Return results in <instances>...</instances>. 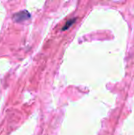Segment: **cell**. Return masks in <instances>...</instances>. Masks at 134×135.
<instances>
[{
  "mask_svg": "<svg viewBox=\"0 0 134 135\" xmlns=\"http://www.w3.org/2000/svg\"><path fill=\"white\" fill-rule=\"evenodd\" d=\"M29 17H30V15H29L28 12H27V11L24 10V11H21V12H19V13H16L13 16V18L17 22H21L23 21L27 20Z\"/></svg>",
  "mask_w": 134,
  "mask_h": 135,
  "instance_id": "6da1fadb",
  "label": "cell"
},
{
  "mask_svg": "<svg viewBox=\"0 0 134 135\" xmlns=\"http://www.w3.org/2000/svg\"><path fill=\"white\" fill-rule=\"evenodd\" d=\"M75 22V18H73V19H70V20H69L67 22H66V24H65V26L63 27V28H62V30H65V29H67V28H69L73 23Z\"/></svg>",
  "mask_w": 134,
  "mask_h": 135,
  "instance_id": "7a4b0ae2",
  "label": "cell"
}]
</instances>
